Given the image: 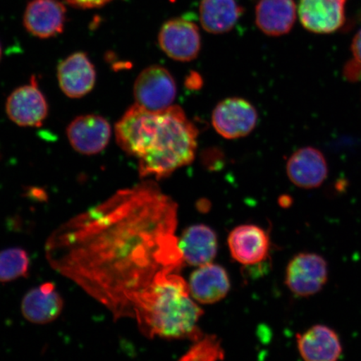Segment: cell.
Instances as JSON below:
<instances>
[{"label": "cell", "mask_w": 361, "mask_h": 361, "mask_svg": "<svg viewBox=\"0 0 361 361\" xmlns=\"http://www.w3.org/2000/svg\"><path fill=\"white\" fill-rule=\"evenodd\" d=\"M346 0H300L298 7L302 25L315 34H331L344 25Z\"/></svg>", "instance_id": "cell-11"}, {"label": "cell", "mask_w": 361, "mask_h": 361, "mask_svg": "<svg viewBox=\"0 0 361 361\" xmlns=\"http://www.w3.org/2000/svg\"><path fill=\"white\" fill-rule=\"evenodd\" d=\"M297 12L293 0H259L255 8V24L261 32L277 37L290 32Z\"/></svg>", "instance_id": "cell-19"}, {"label": "cell", "mask_w": 361, "mask_h": 361, "mask_svg": "<svg viewBox=\"0 0 361 361\" xmlns=\"http://www.w3.org/2000/svg\"><path fill=\"white\" fill-rule=\"evenodd\" d=\"M343 73H344L345 79L349 81L355 82V81L361 80V64L353 59L346 63Z\"/></svg>", "instance_id": "cell-24"}, {"label": "cell", "mask_w": 361, "mask_h": 361, "mask_svg": "<svg viewBox=\"0 0 361 361\" xmlns=\"http://www.w3.org/2000/svg\"><path fill=\"white\" fill-rule=\"evenodd\" d=\"M185 263L200 266L212 263L218 252V237L213 228L204 224L192 225L178 238Z\"/></svg>", "instance_id": "cell-18"}, {"label": "cell", "mask_w": 361, "mask_h": 361, "mask_svg": "<svg viewBox=\"0 0 361 361\" xmlns=\"http://www.w3.org/2000/svg\"><path fill=\"white\" fill-rule=\"evenodd\" d=\"M66 134L76 152L84 155H96L109 143L111 126L109 121L101 116H80L68 126Z\"/></svg>", "instance_id": "cell-10"}, {"label": "cell", "mask_w": 361, "mask_h": 361, "mask_svg": "<svg viewBox=\"0 0 361 361\" xmlns=\"http://www.w3.org/2000/svg\"><path fill=\"white\" fill-rule=\"evenodd\" d=\"M179 272H164L134 301L132 318L147 338L198 340L203 311Z\"/></svg>", "instance_id": "cell-2"}, {"label": "cell", "mask_w": 361, "mask_h": 361, "mask_svg": "<svg viewBox=\"0 0 361 361\" xmlns=\"http://www.w3.org/2000/svg\"><path fill=\"white\" fill-rule=\"evenodd\" d=\"M177 97L173 76L164 66L146 68L134 84L135 104L151 111H161L173 106Z\"/></svg>", "instance_id": "cell-5"}, {"label": "cell", "mask_w": 361, "mask_h": 361, "mask_svg": "<svg viewBox=\"0 0 361 361\" xmlns=\"http://www.w3.org/2000/svg\"><path fill=\"white\" fill-rule=\"evenodd\" d=\"M297 345L301 357L307 361H335L342 354L340 338L324 326H313L298 335Z\"/></svg>", "instance_id": "cell-20"}, {"label": "cell", "mask_w": 361, "mask_h": 361, "mask_svg": "<svg viewBox=\"0 0 361 361\" xmlns=\"http://www.w3.org/2000/svg\"><path fill=\"white\" fill-rule=\"evenodd\" d=\"M269 238L265 230L255 224H243L229 233L230 254L239 264L250 266L260 264L267 258Z\"/></svg>", "instance_id": "cell-13"}, {"label": "cell", "mask_w": 361, "mask_h": 361, "mask_svg": "<svg viewBox=\"0 0 361 361\" xmlns=\"http://www.w3.org/2000/svg\"><path fill=\"white\" fill-rule=\"evenodd\" d=\"M224 359V350L221 341L214 335H202L180 360L183 361H214Z\"/></svg>", "instance_id": "cell-23"}, {"label": "cell", "mask_w": 361, "mask_h": 361, "mask_svg": "<svg viewBox=\"0 0 361 361\" xmlns=\"http://www.w3.org/2000/svg\"><path fill=\"white\" fill-rule=\"evenodd\" d=\"M30 259L20 247L7 248L0 252V283L16 281L28 274Z\"/></svg>", "instance_id": "cell-22"}, {"label": "cell", "mask_w": 361, "mask_h": 361, "mask_svg": "<svg viewBox=\"0 0 361 361\" xmlns=\"http://www.w3.org/2000/svg\"><path fill=\"white\" fill-rule=\"evenodd\" d=\"M49 106L35 78L16 89L8 97L6 112L13 123L23 128H38L48 116Z\"/></svg>", "instance_id": "cell-9"}, {"label": "cell", "mask_w": 361, "mask_h": 361, "mask_svg": "<svg viewBox=\"0 0 361 361\" xmlns=\"http://www.w3.org/2000/svg\"><path fill=\"white\" fill-rule=\"evenodd\" d=\"M64 301L52 283L32 288L23 298L21 312L28 322L37 324L53 322L61 315Z\"/></svg>", "instance_id": "cell-17"}, {"label": "cell", "mask_w": 361, "mask_h": 361, "mask_svg": "<svg viewBox=\"0 0 361 361\" xmlns=\"http://www.w3.org/2000/svg\"><path fill=\"white\" fill-rule=\"evenodd\" d=\"M57 79L63 93L68 97L78 99L92 92L96 84L97 72L87 54L76 52L58 66Z\"/></svg>", "instance_id": "cell-12"}, {"label": "cell", "mask_w": 361, "mask_h": 361, "mask_svg": "<svg viewBox=\"0 0 361 361\" xmlns=\"http://www.w3.org/2000/svg\"><path fill=\"white\" fill-rule=\"evenodd\" d=\"M188 283L193 300L202 305L218 303L228 295L231 288L227 271L213 263L194 270Z\"/></svg>", "instance_id": "cell-16"}, {"label": "cell", "mask_w": 361, "mask_h": 361, "mask_svg": "<svg viewBox=\"0 0 361 361\" xmlns=\"http://www.w3.org/2000/svg\"><path fill=\"white\" fill-rule=\"evenodd\" d=\"M1 56H2V48H1V45H0V59H1Z\"/></svg>", "instance_id": "cell-28"}, {"label": "cell", "mask_w": 361, "mask_h": 361, "mask_svg": "<svg viewBox=\"0 0 361 361\" xmlns=\"http://www.w3.org/2000/svg\"><path fill=\"white\" fill-rule=\"evenodd\" d=\"M328 266L323 257L302 252L288 264L286 283L293 295L310 297L316 295L326 286Z\"/></svg>", "instance_id": "cell-7"}, {"label": "cell", "mask_w": 361, "mask_h": 361, "mask_svg": "<svg viewBox=\"0 0 361 361\" xmlns=\"http://www.w3.org/2000/svg\"><path fill=\"white\" fill-rule=\"evenodd\" d=\"M198 130L180 106L159 112V123L148 152L138 159L142 178H169L195 159Z\"/></svg>", "instance_id": "cell-3"}, {"label": "cell", "mask_w": 361, "mask_h": 361, "mask_svg": "<svg viewBox=\"0 0 361 361\" xmlns=\"http://www.w3.org/2000/svg\"><path fill=\"white\" fill-rule=\"evenodd\" d=\"M112 0H66L71 6L80 8H96L106 6Z\"/></svg>", "instance_id": "cell-25"}, {"label": "cell", "mask_w": 361, "mask_h": 361, "mask_svg": "<svg viewBox=\"0 0 361 361\" xmlns=\"http://www.w3.org/2000/svg\"><path fill=\"white\" fill-rule=\"evenodd\" d=\"M66 20V7L59 0H32L24 15L25 29L39 39L56 37L61 34Z\"/></svg>", "instance_id": "cell-14"}, {"label": "cell", "mask_w": 361, "mask_h": 361, "mask_svg": "<svg viewBox=\"0 0 361 361\" xmlns=\"http://www.w3.org/2000/svg\"><path fill=\"white\" fill-rule=\"evenodd\" d=\"M351 51L354 59L361 64V30L355 35L351 44Z\"/></svg>", "instance_id": "cell-26"}, {"label": "cell", "mask_w": 361, "mask_h": 361, "mask_svg": "<svg viewBox=\"0 0 361 361\" xmlns=\"http://www.w3.org/2000/svg\"><path fill=\"white\" fill-rule=\"evenodd\" d=\"M258 123V112L250 102L239 97L225 99L216 106L212 124L221 137L233 140L246 137Z\"/></svg>", "instance_id": "cell-6"}, {"label": "cell", "mask_w": 361, "mask_h": 361, "mask_svg": "<svg viewBox=\"0 0 361 361\" xmlns=\"http://www.w3.org/2000/svg\"><path fill=\"white\" fill-rule=\"evenodd\" d=\"M177 228V203L145 180L63 224L45 256L116 320L132 318L134 301L158 274L183 268Z\"/></svg>", "instance_id": "cell-1"}, {"label": "cell", "mask_w": 361, "mask_h": 361, "mask_svg": "<svg viewBox=\"0 0 361 361\" xmlns=\"http://www.w3.org/2000/svg\"><path fill=\"white\" fill-rule=\"evenodd\" d=\"M160 111H151L135 104L116 124L117 144L126 154L137 159L146 154L159 121Z\"/></svg>", "instance_id": "cell-4"}, {"label": "cell", "mask_w": 361, "mask_h": 361, "mask_svg": "<svg viewBox=\"0 0 361 361\" xmlns=\"http://www.w3.org/2000/svg\"><path fill=\"white\" fill-rule=\"evenodd\" d=\"M281 201V205L283 207H288L292 202V200H290V197L288 196L282 197Z\"/></svg>", "instance_id": "cell-27"}, {"label": "cell", "mask_w": 361, "mask_h": 361, "mask_svg": "<svg viewBox=\"0 0 361 361\" xmlns=\"http://www.w3.org/2000/svg\"><path fill=\"white\" fill-rule=\"evenodd\" d=\"M288 179L295 186L313 189L322 186L328 176V165L322 152L314 147L299 149L287 162Z\"/></svg>", "instance_id": "cell-15"}, {"label": "cell", "mask_w": 361, "mask_h": 361, "mask_svg": "<svg viewBox=\"0 0 361 361\" xmlns=\"http://www.w3.org/2000/svg\"><path fill=\"white\" fill-rule=\"evenodd\" d=\"M158 43L166 56L180 62L195 60L201 51L198 27L195 23L183 18L170 20L161 26Z\"/></svg>", "instance_id": "cell-8"}, {"label": "cell", "mask_w": 361, "mask_h": 361, "mask_svg": "<svg viewBox=\"0 0 361 361\" xmlns=\"http://www.w3.org/2000/svg\"><path fill=\"white\" fill-rule=\"evenodd\" d=\"M200 22L203 30L214 35L228 32L243 15L236 0H201Z\"/></svg>", "instance_id": "cell-21"}]
</instances>
